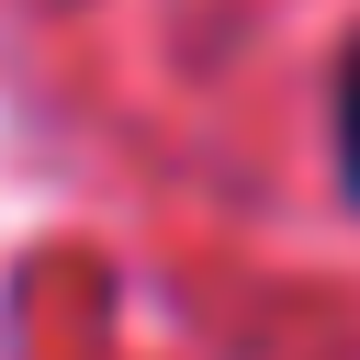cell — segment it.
Instances as JSON below:
<instances>
[{"label": "cell", "mask_w": 360, "mask_h": 360, "mask_svg": "<svg viewBox=\"0 0 360 360\" xmlns=\"http://www.w3.org/2000/svg\"><path fill=\"white\" fill-rule=\"evenodd\" d=\"M326 112H338V180H349V202H360V34L338 45V90H326Z\"/></svg>", "instance_id": "1"}]
</instances>
